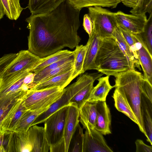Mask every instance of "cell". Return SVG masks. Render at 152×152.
Returning <instances> with one entry per match:
<instances>
[{
    "instance_id": "obj_26",
    "label": "cell",
    "mask_w": 152,
    "mask_h": 152,
    "mask_svg": "<svg viewBox=\"0 0 152 152\" xmlns=\"http://www.w3.org/2000/svg\"><path fill=\"white\" fill-rule=\"evenodd\" d=\"M87 50L86 45H78L73 51L74 60L73 70L71 78V81L79 75L84 73L83 64Z\"/></svg>"
},
{
    "instance_id": "obj_3",
    "label": "cell",
    "mask_w": 152,
    "mask_h": 152,
    "mask_svg": "<svg viewBox=\"0 0 152 152\" xmlns=\"http://www.w3.org/2000/svg\"><path fill=\"white\" fill-rule=\"evenodd\" d=\"M95 63L96 70L109 76L132 70L127 58L113 36L102 39Z\"/></svg>"
},
{
    "instance_id": "obj_11",
    "label": "cell",
    "mask_w": 152,
    "mask_h": 152,
    "mask_svg": "<svg viewBox=\"0 0 152 152\" xmlns=\"http://www.w3.org/2000/svg\"><path fill=\"white\" fill-rule=\"evenodd\" d=\"M83 152H113L103 134L95 128L86 129Z\"/></svg>"
},
{
    "instance_id": "obj_24",
    "label": "cell",
    "mask_w": 152,
    "mask_h": 152,
    "mask_svg": "<svg viewBox=\"0 0 152 152\" xmlns=\"http://www.w3.org/2000/svg\"><path fill=\"white\" fill-rule=\"evenodd\" d=\"M70 99V97L64 91V93L61 97L48 109L40 115L33 122L31 126L44 122L48 118L58 110L69 105Z\"/></svg>"
},
{
    "instance_id": "obj_43",
    "label": "cell",
    "mask_w": 152,
    "mask_h": 152,
    "mask_svg": "<svg viewBox=\"0 0 152 152\" xmlns=\"http://www.w3.org/2000/svg\"><path fill=\"white\" fill-rule=\"evenodd\" d=\"M136 0V1H137V2H138V1H139V0Z\"/></svg>"
},
{
    "instance_id": "obj_42",
    "label": "cell",
    "mask_w": 152,
    "mask_h": 152,
    "mask_svg": "<svg viewBox=\"0 0 152 152\" xmlns=\"http://www.w3.org/2000/svg\"><path fill=\"white\" fill-rule=\"evenodd\" d=\"M2 66V63L1 61H0V69L1 67Z\"/></svg>"
},
{
    "instance_id": "obj_5",
    "label": "cell",
    "mask_w": 152,
    "mask_h": 152,
    "mask_svg": "<svg viewBox=\"0 0 152 152\" xmlns=\"http://www.w3.org/2000/svg\"><path fill=\"white\" fill-rule=\"evenodd\" d=\"M88 14L93 23V30L102 39L112 37L116 27L114 12L99 6L88 7Z\"/></svg>"
},
{
    "instance_id": "obj_6",
    "label": "cell",
    "mask_w": 152,
    "mask_h": 152,
    "mask_svg": "<svg viewBox=\"0 0 152 152\" xmlns=\"http://www.w3.org/2000/svg\"><path fill=\"white\" fill-rule=\"evenodd\" d=\"M68 105L58 110L44 122L45 132L50 148L65 143L64 131Z\"/></svg>"
},
{
    "instance_id": "obj_18",
    "label": "cell",
    "mask_w": 152,
    "mask_h": 152,
    "mask_svg": "<svg viewBox=\"0 0 152 152\" xmlns=\"http://www.w3.org/2000/svg\"><path fill=\"white\" fill-rule=\"evenodd\" d=\"M109 76L100 77L98 79V83L94 87L87 101H105L110 90L113 87L109 81Z\"/></svg>"
},
{
    "instance_id": "obj_39",
    "label": "cell",
    "mask_w": 152,
    "mask_h": 152,
    "mask_svg": "<svg viewBox=\"0 0 152 152\" xmlns=\"http://www.w3.org/2000/svg\"><path fill=\"white\" fill-rule=\"evenodd\" d=\"M121 2L125 6L132 9L134 8L137 3L136 0H121Z\"/></svg>"
},
{
    "instance_id": "obj_34",
    "label": "cell",
    "mask_w": 152,
    "mask_h": 152,
    "mask_svg": "<svg viewBox=\"0 0 152 152\" xmlns=\"http://www.w3.org/2000/svg\"><path fill=\"white\" fill-rule=\"evenodd\" d=\"M74 60L68 62L52 70L46 75L40 83L71 69L73 68Z\"/></svg>"
},
{
    "instance_id": "obj_1",
    "label": "cell",
    "mask_w": 152,
    "mask_h": 152,
    "mask_svg": "<svg viewBox=\"0 0 152 152\" xmlns=\"http://www.w3.org/2000/svg\"><path fill=\"white\" fill-rule=\"evenodd\" d=\"M80 10L66 0L54 10L26 18L28 50L40 58L65 48L73 49L81 39L78 34Z\"/></svg>"
},
{
    "instance_id": "obj_13",
    "label": "cell",
    "mask_w": 152,
    "mask_h": 152,
    "mask_svg": "<svg viewBox=\"0 0 152 152\" xmlns=\"http://www.w3.org/2000/svg\"><path fill=\"white\" fill-rule=\"evenodd\" d=\"M79 122V109L70 103L68 106L64 131L65 152H68L70 140Z\"/></svg>"
},
{
    "instance_id": "obj_28",
    "label": "cell",
    "mask_w": 152,
    "mask_h": 152,
    "mask_svg": "<svg viewBox=\"0 0 152 152\" xmlns=\"http://www.w3.org/2000/svg\"><path fill=\"white\" fill-rule=\"evenodd\" d=\"M112 97L114 100L115 106L116 109L138 125L135 117L127 101L115 88Z\"/></svg>"
},
{
    "instance_id": "obj_30",
    "label": "cell",
    "mask_w": 152,
    "mask_h": 152,
    "mask_svg": "<svg viewBox=\"0 0 152 152\" xmlns=\"http://www.w3.org/2000/svg\"><path fill=\"white\" fill-rule=\"evenodd\" d=\"M84 137L83 128L79 123L70 140L68 152H83Z\"/></svg>"
},
{
    "instance_id": "obj_16",
    "label": "cell",
    "mask_w": 152,
    "mask_h": 152,
    "mask_svg": "<svg viewBox=\"0 0 152 152\" xmlns=\"http://www.w3.org/2000/svg\"><path fill=\"white\" fill-rule=\"evenodd\" d=\"M25 98L2 122L0 125L1 131L3 132L15 131L21 117L28 110L24 104Z\"/></svg>"
},
{
    "instance_id": "obj_10",
    "label": "cell",
    "mask_w": 152,
    "mask_h": 152,
    "mask_svg": "<svg viewBox=\"0 0 152 152\" xmlns=\"http://www.w3.org/2000/svg\"><path fill=\"white\" fill-rule=\"evenodd\" d=\"M138 60L143 72L144 78L152 84V55L145 46L140 33L132 34Z\"/></svg>"
},
{
    "instance_id": "obj_32",
    "label": "cell",
    "mask_w": 152,
    "mask_h": 152,
    "mask_svg": "<svg viewBox=\"0 0 152 152\" xmlns=\"http://www.w3.org/2000/svg\"><path fill=\"white\" fill-rule=\"evenodd\" d=\"M152 13L149 14L143 31L140 33L145 46L152 55Z\"/></svg>"
},
{
    "instance_id": "obj_8",
    "label": "cell",
    "mask_w": 152,
    "mask_h": 152,
    "mask_svg": "<svg viewBox=\"0 0 152 152\" xmlns=\"http://www.w3.org/2000/svg\"><path fill=\"white\" fill-rule=\"evenodd\" d=\"M103 75L101 73L80 75L76 81V93L70 99V103L74 104L79 109L86 101L94 88L95 81Z\"/></svg>"
},
{
    "instance_id": "obj_19",
    "label": "cell",
    "mask_w": 152,
    "mask_h": 152,
    "mask_svg": "<svg viewBox=\"0 0 152 152\" xmlns=\"http://www.w3.org/2000/svg\"><path fill=\"white\" fill-rule=\"evenodd\" d=\"M27 93H18L0 97V125Z\"/></svg>"
},
{
    "instance_id": "obj_14",
    "label": "cell",
    "mask_w": 152,
    "mask_h": 152,
    "mask_svg": "<svg viewBox=\"0 0 152 152\" xmlns=\"http://www.w3.org/2000/svg\"><path fill=\"white\" fill-rule=\"evenodd\" d=\"M97 116L95 128L104 135L111 133V118L110 109L105 101H98L96 104Z\"/></svg>"
},
{
    "instance_id": "obj_29",
    "label": "cell",
    "mask_w": 152,
    "mask_h": 152,
    "mask_svg": "<svg viewBox=\"0 0 152 152\" xmlns=\"http://www.w3.org/2000/svg\"><path fill=\"white\" fill-rule=\"evenodd\" d=\"M3 4L5 15L10 19L17 20L23 8L21 7L20 0H1Z\"/></svg>"
},
{
    "instance_id": "obj_27",
    "label": "cell",
    "mask_w": 152,
    "mask_h": 152,
    "mask_svg": "<svg viewBox=\"0 0 152 152\" xmlns=\"http://www.w3.org/2000/svg\"><path fill=\"white\" fill-rule=\"evenodd\" d=\"M49 107L37 110H28L21 117L15 131H26L31 126L32 124L37 117Z\"/></svg>"
},
{
    "instance_id": "obj_31",
    "label": "cell",
    "mask_w": 152,
    "mask_h": 152,
    "mask_svg": "<svg viewBox=\"0 0 152 152\" xmlns=\"http://www.w3.org/2000/svg\"><path fill=\"white\" fill-rule=\"evenodd\" d=\"M74 60L73 52L72 54L48 66L37 73H35V75L34 81V86L40 83L50 72L62 65Z\"/></svg>"
},
{
    "instance_id": "obj_22",
    "label": "cell",
    "mask_w": 152,
    "mask_h": 152,
    "mask_svg": "<svg viewBox=\"0 0 152 152\" xmlns=\"http://www.w3.org/2000/svg\"><path fill=\"white\" fill-rule=\"evenodd\" d=\"M112 36L115 38L120 49L127 58L131 69H135L134 68L136 67L140 70L139 61L135 58L118 27L115 28Z\"/></svg>"
},
{
    "instance_id": "obj_38",
    "label": "cell",
    "mask_w": 152,
    "mask_h": 152,
    "mask_svg": "<svg viewBox=\"0 0 152 152\" xmlns=\"http://www.w3.org/2000/svg\"><path fill=\"white\" fill-rule=\"evenodd\" d=\"M136 152H152V147L145 144L143 141L138 139L135 142Z\"/></svg>"
},
{
    "instance_id": "obj_20",
    "label": "cell",
    "mask_w": 152,
    "mask_h": 152,
    "mask_svg": "<svg viewBox=\"0 0 152 152\" xmlns=\"http://www.w3.org/2000/svg\"><path fill=\"white\" fill-rule=\"evenodd\" d=\"M66 0H29L27 6L31 15L52 11Z\"/></svg>"
},
{
    "instance_id": "obj_2",
    "label": "cell",
    "mask_w": 152,
    "mask_h": 152,
    "mask_svg": "<svg viewBox=\"0 0 152 152\" xmlns=\"http://www.w3.org/2000/svg\"><path fill=\"white\" fill-rule=\"evenodd\" d=\"M114 76V87L127 101L135 117L140 130L146 136L141 107L143 75L134 69L120 72Z\"/></svg>"
},
{
    "instance_id": "obj_7",
    "label": "cell",
    "mask_w": 152,
    "mask_h": 152,
    "mask_svg": "<svg viewBox=\"0 0 152 152\" xmlns=\"http://www.w3.org/2000/svg\"><path fill=\"white\" fill-rule=\"evenodd\" d=\"M40 58L28 50L20 51L12 61L0 69V79L32 69Z\"/></svg>"
},
{
    "instance_id": "obj_17",
    "label": "cell",
    "mask_w": 152,
    "mask_h": 152,
    "mask_svg": "<svg viewBox=\"0 0 152 152\" xmlns=\"http://www.w3.org/2000/svg\"><path fill=\"white\" fill-rule=\"evenodd\" d=\"M73 68L67 72L39 83L32 89L40 90L55 87L63 90L71 82V78Z\"/></svg>"
},
{
    "instance_id": "obj_15",
    "label": "cell",
    "mask_w": 152,
    "mask_h": 152,
    "mask_svg": "<svg viewBox=\"0 0 152 152\" xmlns=\"http://www.w3.org/2000/svg\"><path fill=\"white\" fill-rule=\"evenodd\" d=\"M97 101H87L79 109V121L85 129H93L95 127Z\"/></svg>"
},
{
    "instance_id": "obj_21",
    "label": "cell",
    "mask_w": 152,
    "mask_h": 152,
    "mask_svg": "<svg viewBox=\"0 0 152 152\" xmlns=\"http://www.w3.org/2000/svg\"><path fill=\"white\" fill-rule=\"evenodd\" d=\"M141 107L147 141L152 145V102L142 94Z\"/></svg>"
},
{
    "instance_id": "obj_40",
    "label": "cell",
    "mask_w": 152,
    "mask_h": 152,
    "mask_svg": "<svg viewBox=\"0 0 152 152\" xmlns=\"http://www.w3.org/2000/svg\"><path fill=\"white\" fill-rule=\"evenodd\" d=\"M4 132L0 130V152H5L3 145Z\"/></svg>"
},
{
    "instance_id": "obj_41",
    "label": "cell",
    "mask_w": 152,
    "mask_h": 152,
    "mask_svg": "<svg viewBox=\"0 0 152 152\" xmlns=\"http://www.w3.org/2000/svg\"><path fill=\"white\" fill-rule=\"evenodd\" d=\"M4 15V6L1 0H0V19L3 17Z\"/></svg>"
},
{
    "instance_id": "obj_12",
    "label": "cell",
    "mask_w": 152,
    "mask_h": 152,
    "mask_svg": "<svg viewBox=\"0 0 152 152\" xmlns=\"http://www.w3.org/2000/svg\"><path fill=\"white\" fill-rule=\"evenodd\" d=\"M102 39L98 33L93 30L86 45L87 50L83 67L84 72L88 70H96L95 60Z\"/></svg>"
},
{
    "instance_id": "obj_37",
    "label": "cell",
    "mask_w": 152,
    "mask_h": 152,
    "mask_svg": "<svg viewBox=\"0 0 152 152\" xmlns=\"http://www.w3.org/2000/svg\"><path fill=\"white\" fill-rule=\"evenodd\" d=\"M83 26L86 32L90 37L91 35L93 30V23L88 14H86L83 18Z\"/></svg>"
},
{
    "instance_id": "obj_23",
    "label": "cell",
    "mask_w": 152,
    "mask_h": 152,
    "mask_svg": "<svg viewBox=\"0 0 152 152\" xmlns=\"http://www.w3.org/2000/svg\"><path fill=\"white\" fill-rule=\"evenodd\" d=\"M74 8L81 10L83 8L94 6L111 8H116L121 2V0H67Z\"/></svg>"
},
{
    "instance_id": "obj_35",
    "label": "cell",
    "mask_w": 152,
    "mask_h": 152,
    "mask_svg": "<svg viewBox=\"0 0 152 152\" xmlns=\"http://www.w3.org/2000/svg\"><path fill=\"white\" fill-rule=\"evenodd\" d=\"M117 27L119 28L123 37L130 47L135 58L138 60L136 51L134 41L132 37V33L120 27Z\"/></svg>"
},
{
    "instance_id": "obj_36",
    "label": "cell",
    "mask_w": 152,
    "mask_h": 152,
    "mask_svg": "<svg viewBox=\"0 0 152 152\" xmlns=\"http://www.w3.org/2000/svg\"><path fill=\"white\" fill-rule=\"evenodd\" d=\"M142 94L152 102V84L143 79L142 84Z\"/></svg>"
},
{
    "instance_id": "obj_33",
    "label": "cell",
    "mask_w": 152,
    "mask_h": 152,
    "mask_svg": "<svg viewBox=\"0 0 152 152\" xmlns=\"http://www.w3.org/2000/svg\"><path fill=\"white\" fill-rule=\"evenodd\" d=\"M152 0H139L136 7L130 12L133 14L152 13Z\"/></svg>"
},
{
    "instance_id": "obj_4",
    "label": "cell",
    "mask_w": 152,
    "mask_h": 152,
    "mask_svg": "<svg viewBox=\"0 0 152 152\" xmlns=\"http://www.w3.org/2000/svg\"><path fill=\"white\" fill-rule=\"evenodd\" d=\"M64 89L55 87L40 90L30 89L24 98L25 105L30 110L49 107L61 97Z\"/></svg>"
},
{
    "instance_id": "obj_25",
    "label": "cell",
    "mask_w": 152,
    "mask_h": 152,
    "mask_svg": "<svg viewBox=\"0 0 152 152\" xmlns=\"http://www.w3.org/2000/svg\"><path fill=\"white\" fill-rule=\"evenodd\" d=\"M73 53V51L67 50H60L54 53L41 58L36 66L32 69V72L37 73L48 66L66 58Z\"/></svg>"
},
{
    "instance_id": "obj_9",
    "label": "cell",
    "mask_w": 152,
    "mask_h": 152,
    "mask_svg": "<svg viewBox=\"0 0 152 152\" xmlns=\"http://www.w3.org/2000/svg\"><path fill=\"white\" fill-rule=\"evenodd\" d=\"M114 17L117 26L134 34L142 32L147 20L146 13L127 14L121 11L114 12Z\"/></svg>"
}]
</instances>
